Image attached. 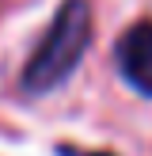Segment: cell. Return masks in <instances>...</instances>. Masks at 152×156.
I'll use <instances>...</instances> for the list:
<instances>
[{
  "instance_id": "cell-1",
  "label": "cell",
  "mask_w": 152,
  "mask_h": 156,
  "mask_svg": "<svg viewBox=\"0 0 152 156\" xmlns=\"http://www.w3.org/2000/svg\"><path fill=\"white\" fill-rule=\"evenodd\" d=\"M88 42H91V12L84 0H68L57 12V19L50 23L42 46L34 50L27 65V88L50 91L61 80H68L72 69L80 65V57L88 53Z\"/></svg>"
},
{
  "instance_id": "cell-2",
  "label": "cell",
  "mask_w": 152,
  "mask_h": 156,
  "mask_svg": "<svg viewBox=\"0 0 152 156\" xmlns=\"http://www.w3.org/2000/svg\"><path fill=\"white\" fill-rule=\"evenodd\" d=\"M118 65L137 91L152 95V23H137L118 42Z\"/></svg>"
}]
</instances>
